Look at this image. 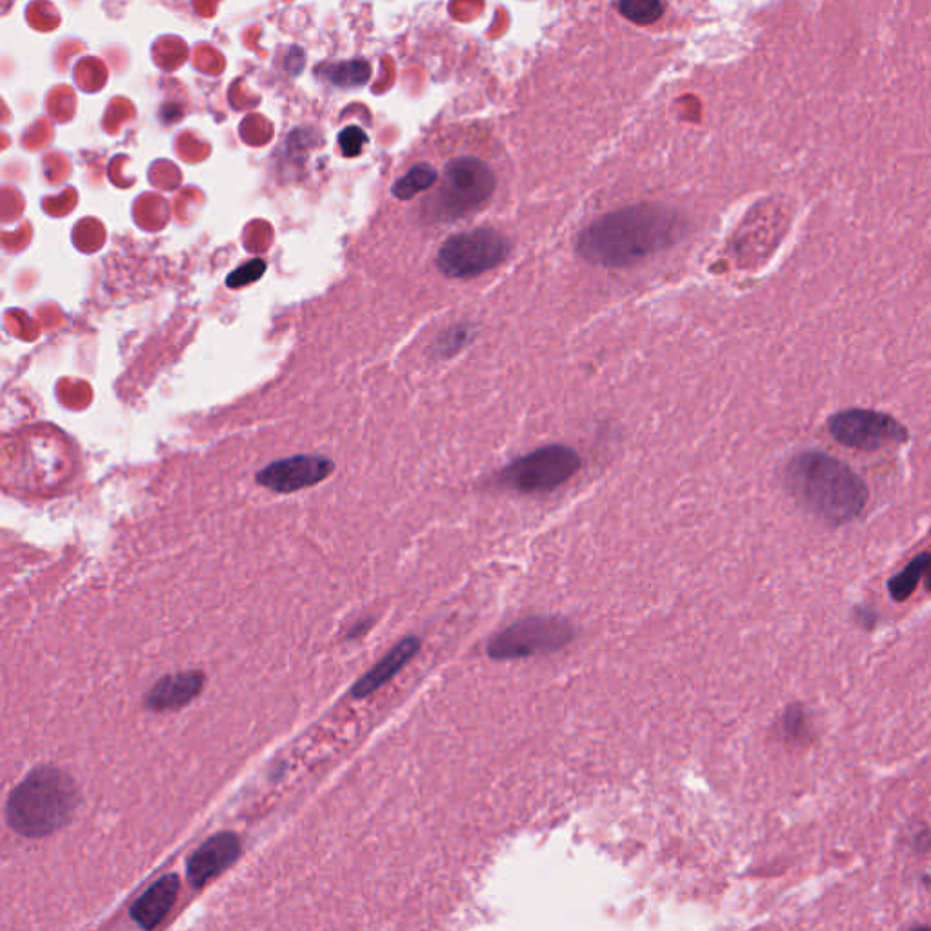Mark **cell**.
<instances>
[{
    "label": "cell",
    "mask_w": 931,
    "mask_h": 931,
    "mask_svg": "<svg viewBox=\"0 0 931 931\" xmlns=\"http://www.w3.org/2000/svg\"><path fill=\"white\" fill-rule=\"evenodd\" d=\"M321 75L333 86L355 88L370 81L371 68L364 61L337 62L322 68Z\"/></svg>",
    "instance_id": "cell-16"
},
{
    "label": "cell",
    "mask_w": 931,
    "mask_h": 931,
    "mask_svg": "<svg viewBox=\"0 0 931 931\" xmlns=\"http://www.w3.org/2000/svg\"><path fill=\"white\" fill-rule=\"evenodd\" d=\"M581 455L564 444H550L530 451L497 473V482L519 493L557 490L581 470Z\"/></svg>",
    "instance_id": "cell-5"
},
{
    "label": "cell",
    "mask_w": 931,
    "mask_h": 931,
    "mask_svg": "<svg viewBox=\"0 0 931 931\" xmlns=\"http://www.w3.org/2000/svg\"><path fill=\"white\" fill-rule=\"evenodd\" d=\"M439 181V173L430 164L413 166L404 177L395 182L393 195L401 201H410L422 191L430 190Z\"/></svg>",
    "instance_id": "cell-14"
},
{
    "label": "cell",
    "mask_w": 931,
    "mask_h": 931,
    "mask_svg": "<svg viewBox=\"0 0 931 931\" xmlns=\"http://www.w3.org/2000/svg\"><path fill=\"white\" fill-rule=\"evenodd\" d=\"M926 561H928V551L917 555L901 573L891 577L890 581H888V591H890L893 601L902 602L910 599L913 591L917 590L919 582L924 577Z\"/></svg>",
    "instance_id": "cell-15"
},
{
    "label": "cell",
    "mask_w": 931,
    "mask_h": 931,
    "mask_svg": "<svg viewBox=\"0 0 931 931\" xmlns=\"http://www.w3.org/2000/svg\"><path fill=\"white\" fill-rule=\"evenodd\" d=\"M511 244L508 237L495 230L455 233L442 242L437 253V268L448 279H475L495 270L508 259Z\"/></svg>",
    "instance_id": "cell-6"
},
{
    "label": "cell",
    "mask_w": 931,
    "mask_h": 931,
    "mask_svg": "<svg viewBox=\"0 0 931 931\" xmlns=\"http://www.w3.org/2000/svg\"><path fill=\"white\" fill-rule=\"evenodd\" d=\"M471 335H473V331L464 324L451 326L450 330L444 331L439 337L437 351L444 357H451V355L459 353L471 341Z\"/></svg>",
    "instance_id": "cell-18"
},
{
    "label": "cell",
    "mask_w": 931,
    "mask_h": 931,
    "mask_svg": "<svg viewBox=\"0 0 931 931\" xmlns=\"http://www.w3.org/2000/svg\"><path fill=\"white\" fill-rule=\"evenodd\" d=\"M77 804L79 791L70 775L55 766H41L11 791L6 821L22 837L39 839L66 826Z\"/></svg>",
    "instance_id": "cell-3"
},
{
    "label": "cell",
    "mask_w": 931,
    "mask_h": 931,
    "mask_svg": "<svg viewBox=\"0 0 931 931\" xmlns=\"http://www.w3.org/2000/svg\"><path fill=\"white\" fill-rule=\"evenodd\" d=\"M828 431L842 446L861 451L901 446L910 439L908 428L890 413L861 408L835 413L828 421Z\"/></svg>",
    "instance_id": "cell-8"
},
{
    "label": "cell",
    "mask_w": 931,
    "mask_h": 931,
    "mask_svg": "<svg viewBox=\"0 0 931 931\" xmlns=\"http://www.w3.org/2000/svg\"><path fill=\"white\" fill-rule=\"evenodd\" d=\"M784 730L793 737H801L804 733V711L801 706H791L784 715Z\"/></svg>",
    "instance_id": "cell-21"
},
{
    "label": "cell",
    "mask_w": 931,
    "mask_h": 931,
    "mask_svg": "<svg viewBox=\"0 0 931 931\" xmlns=\"http://www.w3.org/2000/svg\"><path fill=\"white\" fill-rule=\"evenodd\" d=\"M266 270V262L261 261V259H253V261L248 262V264H242L239 270L233 271L226 284L230 288H242L246 284H251V282L259 281L262 277V273Z\"/></svg>",
    "instance_id": "cell-19"
},
{
    "label": "cell",
    "mask_w": 931,
    "mask_h": 931,
    "mask_svg": "<svg viewBox=\"0 0 931 931\" xmlns=\"http://www.w3.org/2000/svg\"><path fill=\"white\" fill-rule=\"evenodd\" d=\"M204 688L202 671H182L177 675H168L151 688L146 704L150 710H177L190 704Z\"/></svg>",
    "instance_id": "cell-12"
},
{
    "label": "cell",
    "mask_w": 931,
    "mask_h": 931,
    "mask_svg": "<svg viewBox=\"0 0 931 931\" xmlns=\"http://www.w3.org/2000/svg\"><path fill=\"white\" fill-rule=\"evenodd\" d=\"M784 482L799 504L833 526L857 519L870 501L861 475L824 451L793 455L784 470Z\"/></svg>",
    "instance_id": "cell-2"
},
{
    "label": "cell",
    "mask_w": 931,
    "mask_h": 931,
    "mask_svg": "<svg viewBox=\"0 0 931 931\" xmlns=\"http://www.w3.org/2000/svg\"><path fill=\"white\" fill-rule=\"evenodd\" d=\"M913 846L917 851H928L931 848V830L930 828H922L921 831H917L915 839H913Z\"/></svg>",
    "instance_id": "cell-22"
},
{
    "label": "cell",
    "mask_w": 931,
    "mask_h": 931,
    "mask_svg": "<svg viewBox=\"0 0 931 931\" xmlns=\"http://www.w3.org/2000/svg\"><path fill=\"white\" fill-rule=\"evenodd\" d=\"M684 235L681 213L662 204H637L591 222L577 239V251L595 266L630 268L670 250Z\"/></svg>",
    "instance_id": "cell-1"
},
{
    "label": "cell",
    "mask_w": 931,
    "mask_h": 931,
    "mask_svg": "<svg viewBox=\"0 0 931 931\" xmlns=\"http://www.w3.org/2000/svg\"><path fill=\"white\" fill-rule=\"evenodd\" d=\"M619 11L631 22L646 26L661 19L664 4L661 0H619Z\"/></svg>",
    "instance_id": "cell-17"
},
{
    "label": "cell",
    "mask_w": 931,
    "mask_h": 931,
    "mask_svg": "<svg viewBox=\"0 0 931 931\" xmlns=\"http://www.w3.org/2000/svg\"><path fill=\"white\" fill-rule=\"evenodd\" d=\"M924 579H926V590L930 591L931 593V551H928V561H926Z\"/></svg>",
    "instance_id": "cell-23"
},
{
    "label": "cell",
    "mask_w": 931,
    "mask_h": 931,
    "mask_svg": "<svg viewBox=\"0 0 931 931\" xmlns=\"http://www.w3.org/2000/svg\"><path fill=\"white\" fill-rule=\"evenodd\" d=\"M368 142V137L366 133L357 128V126H350V128H344L339 135V146H341L342 153L346 157H357L361 155L362 148L364 144Z\"/></svg>",
    "instance_id": "cell-20"
},
{
    "label": "cell",
    "mask_w": 931,
    "mask_h": 931,
    "mask_svg": "<svg viewBox=\"0 0 931 931\" xmlns=\"http://www.w3.org/2000/svg\"><path fill=\"white\" fill-rule=\"evenodd\" d=\"M239 855L241 839L231 831L217 833L191 855L188 861V879L195 888H201L215 877H219L222 871L228 870L231 864L239 859Z\"/></svg>",
    "instance_id": "cell-10"
},
{
    "label": "cell",
    "mask_w": 931,
    "mask_h": 931,
    "mask_svg": "<svg viewBox=\"0 0 931 931\" xmlns=\"http://www.w3.org/2000/svg\"><path fill=\"white\" fill-rule=\"evenodd\" d=\"M419 650H421V641L417 637H406L377 666H373L371 671L357 681L351 695L355 699H364L373 691L379 690L386 682L391 681L419 653Z\"/></svg>",
    "instance_id": "cell-13"
},
{
    "label": "cell",
    "mask_w": 931,
    "mask_h": 931,
    "mask_svg": "<svg viewBox=\"0 0 931 931\" xmlns=\"http://www.w3.org/2000/svg\"><path fill=\"white\" fill-rule=\"evenodd\" d=\"M575 637V628L564 617H528L513 622L491 639L486 653L493 661L526 659L539 653H553L568 646Z\"/></svg>",
    "instance_id": "cell-7"
},
{
    "label": "cell",
    "mask_w": 931,
    "mask_h": 931,
    "mask_svg": "<svg viewBox=\"0 0 931 931\" xmlns=\"http://www.w3.org/2000/svg\"><path fill=\"white\" fill-rule=\"evenodd\" d=\"M335 464L322 455H295L291 459L271 462L259 471L257 482L277 493H291L310 488L328 479Z\"/></svg>",
    "instance_id": "cell-9"
},
{
    "label": "cell",
    "mask_w": 931,
    "mask_h": 931,
    "mask_svg": "<svg viewBox=\"0 0 931 931\" xmlns=\"http://www.w3.org/2000/svg\"><path fill=\"white\" fill-rule=\"evenodd\" d=\"M497 181L486 162L459 157L444 166L442 181L428 206L431 221L451 222L481 210L490 201Z\"/></svg>",
    "instance_id": "cell-4"
},
{
    "label": "cell",
    "mask_w": 931,
    "mask_h": 931,
    "mask_svg": "<svg viewBox=\"0 0 931 931\" xmlns=\"http://www.w3.org/2000/svg\"><path fill=\"white\" fill-rule=\"evenodd\" d=\"M179 890H181V879L175 873L164 875L155 884H151L150 888L144 891L131 906V919L144 930L157 928L164 921V917L170 913L171 908L175 906Z\"/></svg>",
    "instance_id": "cell-11"
}]
</instances>
